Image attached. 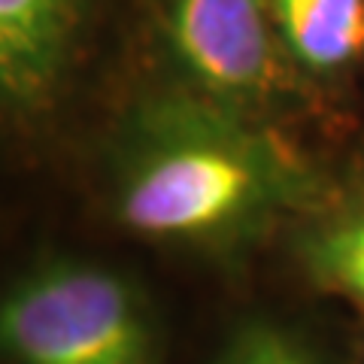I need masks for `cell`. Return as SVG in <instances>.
Returning <instances> with one entry per match:
<instances>
[{"mask_svg": "<svg viewBox=\"0 0 364 364\" xmlns=\"http://www.w3.org/2000/svg\"><path fill=\"white\" fill-rule=\"evenodd\" d=\"M316 198V173L255 112L188 95L146 119L119 215L152 240L231 243Z\"/></svg>", "mask_w": 364, "mask_h": 364, "instance_id": "obj_1", "label": "cell"}, {"mask_svg": "<svg viewBox=\"0 0 364 364\" xmlns=\"http://www.w3.org/2000/svg\"><path fill=\"white\" fill-rule=\"evenodd\" d=\"M0 349L16 364H155L131 286L76 264L43 270L0 301Z\"/></svg>", "mask_w": 364, "mask_h": 364, "instance_id": "obj_2", "label": "cell"}, {"mask_svg": "<svg viewBox=\"0 0 364 364\" xmlns=\"http://www.w3.org/2000/svg\"><path fill=\"white\" fill-rule=\"evenodd\" d=\"M270 0H170L167 43L191 95L255 112L282 88Z\"/></svg>", "mask_w": 364, "mask_h": 364, "instance_id": "obj_3", "label": "cell"}, {"mask_svg": "<svg viewBox=\"0 0 364 364\" xmlns=\"http://www.w3.org/2000/svg\"><path fill=\"white\" fill-rule=\"evenodd\" d=\"M85 0H0V112H37L67 73Z\"/></svg>", "mask_w": 364, "mask_h": 364, "instance_id": "obj_4", "label": "cell"}, {"mask_svg": "<svg viewBox=\"0 0 364 364\" xmlns=\"http://www.w3.org/2000/svg\"><path fill=\"white\" fill-rule=\"evenodd\" d=\"M277 31L294 61L334 73L364 52V0H270Z\"/></svg>", "mask_w": 364, "mask_h": 364, "instance_id": "obj_5", "label": "cell"}, {"mask_svg": "<svg viewBox=\"0 0 364 364\" xmlns=\"http://www.w3.org/2000/svg\"><path fill=\"white\" fill-rule=\"evenodd\" d=\"M304 255L325 289L364 306V210L328 222L306 240Z\"/></svg>", "mask_w": 364, "mask_h": 364, "instance_id": "obj_6", "label": "cell"}, {"mask_svg": "<svg viewBox=\"0 0 364 364\" xmlns=\"http://www.w3.org/2000/svg\"><path fill=\"white\" fill-rule=\"evenodd\" d=\"M213 364H325L289 328L270 322H249L225 343Z\"/></svg>", "mask_w": 364, "mask_h": 364, "instance_id": "obj_7", "label": "cell"}]
</instances>
